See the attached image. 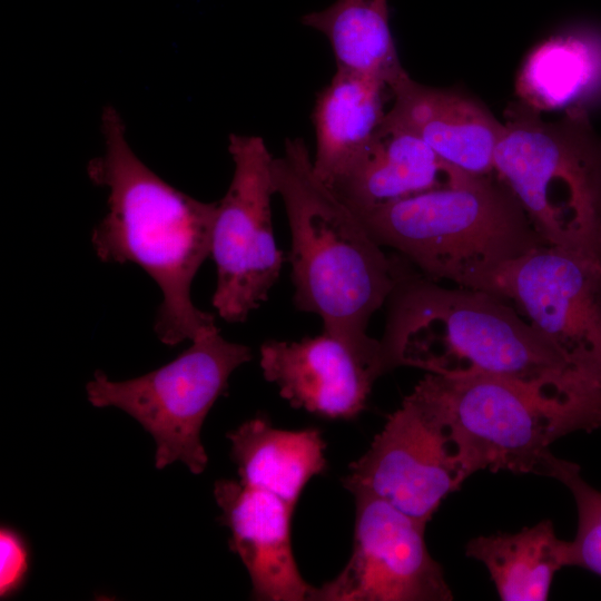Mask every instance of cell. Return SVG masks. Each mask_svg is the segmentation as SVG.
Here are the masks:
<instances>
[{"mask_svg": "<svg viewBox=\"0 0 601 601\" xmlns=\"http://www.w3.org/2000/svg\"><path fill=\"white\" fill-rule=\"evenodd\" d=\"M407 264L387 299L380 339L386 372L504 378L569 413L582 431L601 428V391L518 311L487 292L443 287Z\"/></svg>", "mask_w": 601, "mask_h": 601, "instance_id": "6da1fadb", "label": "cell"}, {"mask_svg": "<svg viewBox=\"0 0 601 601\" xmlns=\"http://www.w3.org/2000/svg\"><path fill=\"white\" fill-rule=\"evenodd\" d=\"M104 151L88 165L89 178L107 189L108 211L91 242L105 263H134L158 285L162 299L154 329L168 346L215 325L195 306L190 288L210 255L217 203H204L178 190L136 155L121 116L105 107Z\"/></svg>", "mask_w": 601, "mask_h": 601, "instance_id": "7a4b0ae2", "label": "cell"}, {"mask_svg": "<svg viewBox=\"0 0 601 601\" xmlns=\"http://www.w3.org/2000/svg\"><path fill=\"white\" fill-rule=\"evenodd\" d=\"M272 169L290 229L296 308L318 315L323 331L386 373L381 342L368 336L367 327L396 286L405 259L388 257L359 216L316 175L302 138L286 140Z\"/></svg>", "mask_w": 601, "mask_h": 601, "instance_id": "3957f363", "label": "cell"}, {"mask_svg": "<svg viewBox=\"0 0 601 601\" xmlns=\"http://www.w3.org/2000/svg\"><path fill=\"white\" fill-rule=\"evenodd\" d=\"M356 214L381 246L422 275L462 287L546 245L495 173Z\"/></svg>", "mask_w": 601, "mask_h": 601, "instance_id": "277c9868", "label": "cell"}, {"mask_svg": "<svg viewBox=\"0 0 601 601\" xmlns=\"http://www.w3.org/2000/svg\"><path fill=\"white\" fill-rule=\"evenodd\" d=\"M503 126L495 175L546 245L601 263V137L588 109L546 121L520 101Z\"/></svg>", "mask_w": 601, "mask_h": 601, "instance_id": "5b68a950", "label": "cell"}, {"mask_svg": "<svg viewBox=\"0 0 601 601\" xmlns=\"http://www.w3.org/2000/svg\"><path fill=\"white\" fill-rule=\"evenodd\" d=\"M410 395L444 427L467 477L482 470L544 475L550 445L582 431L565 411L500 377L427 373Z\"/></svg>", "mask_w": 601, "mask_h": 601, "instance_id": "8992f818", "label": "cell"}, {"mask_svg": "<svg viewBox=\"0 0 601 601\" xmlns=\"http://www.w3.org/2000/svg\"><path fill=\"white\" fill-rule=\"evenodd\" d=\"M191 342L170 363L136 378L111 381L97 371L86 392L93 406L120 408L151 434L157 469L180 461L200 474L208 462L200 440L203 423L226 393L231 373L250 361L252 351L225 339L216 324Z\"/></svg>", "mask_w": 601, "mask_h": 601, "instance_id": "52a82bcc", "label": "cell"}, {"mask_svg": "<svg viewBox=\"0 0 601 601\" xmlns=\"http://www.w3.org/2000/svg\"><path fill=\"white\" fill-rule=\"evenodd\" d=\"M228 140L234 173L216 205L210 256L217 283L211 302L224 321L239 323L267 299L284 256L272 223L274 157L260 137L231 134Z\"/></svg>", "mask_w": 601, "mask_h": 601, "instance_id": "ba28073f", "label": "cell"}, {"mask_svg": "<svg viewBox=\"0 0 601 601\" xmlns=\"http://www.w3.org/2000/svg\"><path fill=\"white\" fill-rule=\"evenodd\" d=\"M467 288L511 302L581 376L601 391V263L544 245Z\"/></svg>", "mask_w": 601, "mask_h": 601, "instance_id": "9c48e42d", "label": "cell"}, {"mask_svg": "<svg viewBox=\"0 0 601 601\" xmlns=\"http://www.w3.org/2000/svg\"><path fill=\"white\" fill-rule=\"evenodd\" d=\"M466 479L444 427L407 395L343 484L354 496L384 500L426 525Z\"/></svg>", "mask_w": 601, "mask_h": 601, "instance_id": "30bf717a", "label": "cell"}, {"mask_svg": "<svg viewBox=\"0 0 601 601\" xmlns=\"http://www.w3.org/2000/svg\"><path fill=\"white\" fill-rule=\"evenodd\" d=\"M351 558L313 601H449L453 593L431 556L425 524L384 500L357 495Z\"/></svg>", "mask_w": 601, "mask_h": 601, "instance_id": "8fae6325", "label": "cell"}, {"mask_svg": "<svg viewBox=\"0 0 601 601\" xmlns=\"http://www.w3.org/2000/svg\"><path fill=\"white\" fill-rule=\"evenodd\" d=\"M260 367L292 407L329 420L358 415L384 374L380 365L325 331L298 342H265Z\"/></svg>", "mask_w": 601, "mask_h": 601, "instance_id": "7c38bea8", "label": "cell"}, {"mask_svg": "<svg viewBox=\"0 0 601 601\" xmlns=\"http://www.w3.org/2000/svg\"><path fill=\"white\" fill-rule=\"evenodd\" d=\"M220 522L230 531V550L245 564L253 597L265 601H304L313 587L300 575L292 549L295 506L277 495L233 480L215 483Z\"/></svg>", "mask_w": 601, "mask_h": 601, "instance_id": "4fadbf2b", "label": "cell"}, {"mask_svg": "<svg viewBox=\"0 0 601 601\" xmlns=\"http://www.w3.org/2000/svg\"><path fill=\"white\" fill-rule=\"evenodd\" d=\"M385 121L425 141L450 166L476 176L494 174L503 122L472 97L405 77L393 89Z\"/></svg>", "mask_w": 601, "mask_h": 601, "instance_id": "5bb4252c", "label": "cell"}, {"mask_svg": "<svg viewBox=\"0 0 601 601\" xmlns=\"http://www.w3.org/2000/svg\"><path fill=\"white\" fill-rule=\"evenodd\" d=\"M416 135L385 119L358 164L333 189L362 213L466 177Z\"/></svg>", "mask_w": 601, "mask_h": 601, "instance_id": "9a60e30c", "label": "cell"}, {"mask_svg": "<svg viewBox=\"0 0 601 601\" xmlns=\"http://www.w3.org/2000/svg\"><path fill=\"white\" fill-rule=\"evenodd\" d=\"M388 86L374 77L337 69L313 109L316 150L313 168L334 188L363 158L386 111Z\"/></svg>", "mask_w": 601, "mask_h": 601, "instance_id": "2e32d148", "label": "cell"}, {"mask_svg": "<svg viewBox=\"0 0 601 601\" xmlns=\"http://www.w3.org/2000/svg\"><path fill=\"white\" fill-rule=\"evenodd\" d=\"M240 483L270 492L295 506L305 485L326 467L317 428L279 430L255 417L228 433Z\"/></svg>", "mask_w": 601, "mask_h": 601, "instance_id": "e0dca14e", "label": "cell"}, {"mask_svg": "<svg viewBox=\"0 0 601 601\" xmlns=\"http://www.w3.org/2000/svg\"><path fill=\"white\" fill-rule=\"evenodd\" d=\"M516 90L521 102L540 112L585 108L601 93V31L574 29L541 43L524 62Z\"/></svg>", "mask_w": 601, "mask_h": 601, "instance_id": "ac0fdd59", "label": "cell"}, {"mask_svg": "<svg viewBox=\"0 0 601 601\" xmlns=\"http://www.w3.org/2000/svg\"><path fill=\"white\" fill-rule=\"evenodd\" d=\"M465 553L487 569L503 601H544L555 573L569 566V542L544 520L516 533L472 539Z\"/></svg>", "mask_w": 601, "mask_h": 601, "instance_id": "d6986e66", "label": "cell"}, {"mask_svg": "<svg viewBox=\"0 0 601 601\" xmlns=\"http://www.w3.org/2000/svg\"><path fill=\"white\" fill-rule=\"evenodd\" d=\"M302 23L328 39L337 69L377 78L391 91L408 76L392 37L387 0H336Z\"/></svg>", "mask_w": 601, "mask_h": 601, "instance_id": "ffe728a7", "label": "cell"}, {"mask_svg": "<svg viewBox=\"0 0 601 601\" xmlns=\"http://www.w3.org/2000/svg\"><path fill=\"white\" fill-rule=\"evenodd\" d=\"M544 475L563 483L575 501L578 528L574 539L569 542V566H579L601 577V492L582 477L577 463L553 454Z\"/></svg>", "mask_w": 601, "mask_h": 601, "instance_id": "44dd1931", "label": "cell"}, {"mask_svg": "<svg viewBox=\"0 0 601 601\" xmlns=\"http://www.w3.org/2000/svg\"><path fill=\"white\" fill-rule=\"evenodd\" d=\"M28 571V552L21 536L11 529L0 531V595L8 597L22 584Z\"/></svg>", "mask_w": 601, "mask_h": 601, "instance_id": "7402d4cb", "label": "cell"}]
</instances>
